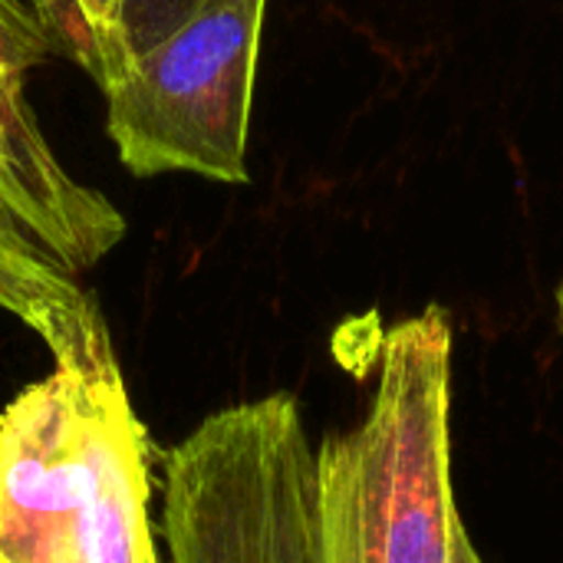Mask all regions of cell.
I'll use <instances>...</instances> for the list:
<instances>
[{
    "mask_svg": "<svg viewBox=\"0 0 563 563\" xmlns=\"http://www.w3.org/2000/svg\"><path fill=\"white\" fill-rule=\"evenodd\" d=\"M122 369L53 366L0 412V561L162 563Z\"/></svg>",
    "mask_w": 563,
    "mask_h": 563,
    "instance_id": "6da1fadb",
    "label": "cell"
},
{
    "mask_svg": "<svg viewBox=\"0 0 563 563\" xmlns=\"http://www.w3.org/2000/svg\"><path fill=\"white\" fill-rule=\"evenodd\" d=\"M452 320L389 327L363 422L317 449L320 563H485L452 485Z\"/></svg>",
    "mask_w": 563,
    "mask_h": 563,
    "instance_id": "7a4b0ae2",
    "label": "cell"
},
{
    "mask_svg": "<svg viewBox=\"0 0 563 563\" xmlns=\"http://www.w3.org/2000/svg\"><path fill=\"white\" fill-rule=\"evenodd\" d=\"M168 563H320V468L290 393L201 419L162 462Z\"/></svg>",
    "mask_w": 563,
    "mask_h": 563,
    "instance_id": "3957f363",
    "label": "cell"
},
{
    "mask_svg": "<svg viewBox=\"0 0 563 563\" xmlns=\"http://www.w3.org/2000/svg\"><path fill=\"white\" fill-rule=\"evenodd\" d=\"M264 13L267 0H205L102 89L106 132L132 175L247 181Z\"/></svg>",
    "mask_w": 563,
    "mask_h": 563,
    "instance_id": "277c9868",
    "label": "cell"
},
{
    "mask_svg": "<svg viewBox=\"0 0 563 563\" xmlns=\"http://www.w3.org/2000/svg\"><path fill=\"white\" fill-rule=\"evenodd\" d=\"M53 46L26 0H0V198L16 221L69 271L109 257L129 224L119 208L79 181L43 135L26 76Z\"/></svg>",
    "mask_w": 563,
    "mask_h": 563,
    "instance_id": "5b68a950",
    "label": "cell"
},
{
    "mask_svg": "<svg viewBox=\"0 0 563 563\" xmlns=\"http://www.w3.org/2000/svg\"><path fill=\"white\" fill-rule=\"evenodd\" d=\"M0 310L20 320L49 350L53 366H119L99 300L53 257L0 198Z\"/></svg>",
    "mask_w": 563,
    "mask_h": 563,
    "instance_id": "8992f818",
    "label": "cell"
},
{
    "mask_svg": "<svg viewBox=\"0 0 563 563\" xmlns=\"http://www.w3.org/2000/svg\"><path fill=\"white\" fill-rule=\"evenodd\" d=\"M125 0H26L53 53L79 63L99 89L122 76L119 20Z\"/></svg>",
    "mask_w": 563,
    "mask_h": 563,
    "instance_id": "52a82bcc",
    "label": "cell"
},
{
    "mask_svg": "<svg viewBox=\"0 0 563 563\" xmlns=\"http://www.w3.org/2000/svg\"><path fill=\"white\" fill-rule=\"evenodd\" d=\"M205 0H125L119 20V46L125 66L178 30ZM125 73V69H122Z\"/></svg>",
    "mask_w": 563,
    "mask_h": 563,
    "instance_id": "ba28073f",
    "label": "cell"
},
{
    "mask_svg": "<svg viewBox=\"0 0 563 563\" xmlns=\"http://www.w3.org/2000/svg\"><path fill=\"white\" fill-rule=\"evenodd\" d=\"M558 317H561V330H563V280H561V287H558Z\"/></svg>",
    "mask_w": 563,
    "mask_h": 563,
    "instance_id": "9c48e42d",
    "label": "cell"
},
{
    "mask_svg": "<svg viewBox=\"0 0 563 563\" xmlns=\"http://www.w3.org/2000/svg\"><path fill=\"white\" fill-rule=\"evenodd\" d=\"M0 563H3V561H0Z\"/></svg>",
    "mask_w": 563,
    "mask_h": 563,
    "instance_id": "30bf717a",
    "label": "cell"
}]
</instances>
